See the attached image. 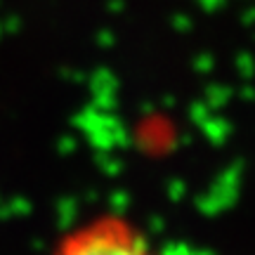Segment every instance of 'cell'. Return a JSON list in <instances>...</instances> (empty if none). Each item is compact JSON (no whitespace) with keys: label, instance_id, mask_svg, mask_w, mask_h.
I'll return each mask as SVG.
<instances>
[{"label":"cell","instance_id":"1","mask_svg":"<svg viewBox=\"0 0 255 255\" xmlns=\"http://www.w3.org/2000/svg\"><path fill=\"white\" fill-rule=\"evenodd\" d=\"M52 255H163L135 222L107 213L81 222L57 241Z\"/></svg>","mask_w":255,"mask_h":255}]
</instances>
